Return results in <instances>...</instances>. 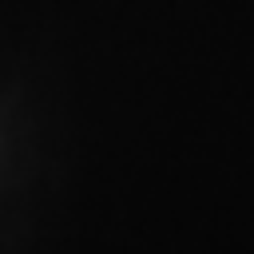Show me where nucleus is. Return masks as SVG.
I'll use <instances>...</instances> for the list:
<instances>
[]
</instances>
